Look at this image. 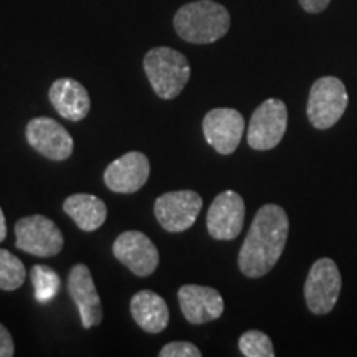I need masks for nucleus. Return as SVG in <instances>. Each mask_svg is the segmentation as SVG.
<instances>
[{
  "label": "nucleus",
  "instance_id": "1",
  "mask_svg": "<svg viewBox=\"0 0 357 357\" xmlns=\"http://www.w3.org/2000/svg\"><path fill=\"white\" fill-rule=\"evenodd\" d=\"M289 220L276 204L263 205L253 218L238 253V268L248 278H260L273 270L287 247Z\"/></svg>",
  "mask_w": 357,
  "mask_h": 357
},
{
  "label": "nucleus",
  "instance_id": "2",
  "mask_svg": "<svg viewBox=\"0 0 357 357\" xmlns=\"http://www.w3.org/2000/svg\"><path fill=\"white\" fill-rule=\"evenodd\" d=\"M174 29L189 43H213L225 37L230 29V13L213 0H197L178 8Z\"/></svg>",
  "mask_w": 357,
  "mask_h": 357
},
{
  "label": "nucleus",
  "instance_id": "3",
  "mask_svg": "<svg viewBox=\"0 0 357 357\" xmlns=\"http://www.w3.org/2000/svg\"><path fill=\"white\" fill-rule=\"evenodd\" d=\"M144 71L160 100H174L190 78V63L185 55L169 47H155L144 56Z\"/></svg>",
  "mask_w": 357,
  "mask_h": 357
},
{
  "label": "nucleus",
  "instance_id": "4",
  "mask_svg": "<svg viewBox=\"0 0 357 357\" xmlns=\"http://www.w3.org/2000/svg\"><path fill=\"white\" fill-rule=\"evenodd\" d=\"M347 101L349 96L341 79L334 77L316 79L307 100V119L316 129L331 128L342 118Z\"/></svg>",
  "mask_w": 357,
  "mask_h": 357
},
{
  "label": "nucleus",
  "instance_id": "5",
  "mask_svg": "<svg viewBox=\"0 0 357 357\" xmlns=\"http://www.w3.org/2000/svg\"><path fill=\"white\" fill-rule=\"evenodd\" d=\"M65 238L52 218L30 215L15 223V247L29 255L47 258L63 250Z\"/></svg>",
  "mask_w": 357,
  "mask_h": 357
},
{
  "label": "nucleus",
  "instance_id": "6",
  "mask_svg": "<svg viewBox=\"0 0 357 357\" xmlns=\"http://www.w3.org/2000/svg\"><path fill=\"white\" fill-rule=\"evenodd\" d=\"M288 126V109L281 100L270 98L263 101L252 114L247 141L255 151H270L283 139Z\"/></svg>",
  "mask_w": 357,
  "mask_h": 357
},
{
  "label": "nucleus",
  "instance_id": "7",
  "mask_svg": "<svg viewBox=\"0 0 357 357\" xmlns=\"http://www.w3.org/2000/svg\"><path fill=\"white\" fill-rule=\"evenodd\" d=\"M202 205V197L194 190L166 192L155 199L154 215L169 234H181L194 225Z\"/></svg>",
  "mask_w": 357,
  "mask_h": 357
},
{
  "label": "nucleus",
  "instance_id": "8",
  "mask_svg": "<svg viewBox=\"0 0 357 357\" xmlns=\"http://www.w3.org/2000/svg\"><path fill=\"white\" fill-rule=\"evenodd\" d=\"M341 293V275L331 258H321L311 266L305 284L306 305L314 314H328Z\"/></svg>",
  "mask_w": 357,
  "mask_h": 357
},
{
  "label": "nucleus",
  "instance_id": "9",
  "mask_svg": "<svg viewBox=\"0 0 357 357\" xmlns=\"http://www.w3.org/2000/svg\"><path fill=\"white\" fill-rule=\"evenodd\" d=\"M29 144L43 158L61 162L73 153V137L55 119L38 116L29 121L25 128Z\"/></svg>",
  "mask_w": 357,
  "mask_h": 357
},
{
  "label": "nucleus",
  "instance_id": "10",
  "mask_svg": "<svg viewBox=\"0 0 357 357\" xmlns=\"http://www.w3.org/2000/svg\"><path fill=\"white\" fill-rule=\"evenodd\" d=\"M113 253L136 276L153 275L159 266L158 247L142 231H123L114 240Z\"/></svg>",
  "mask_w": 357,
  "mask_h": 357
},
{
  "label": "nucleus",
  "instance_id": "11",
  "mask_svg": "<svg viewBox=\"0 0 357 357\" xmlns=\"http://www.w3.org/2000/svg\"><path fill=\"white\" fill-rule=\"evenodd\" d=\"M202 131L205 141L217 153L229 155L235 153L242 141L245 119L242 113L231 108H215L204 116Z\"/></svg>",
  "mask_w": 357,
  "mask_h": 357
},
{
  "label": "nucleus",
  "instance_id": "12",
  "mask_svg": "<svg viewBox=\"0 0 357 357\" xmlns=\"http://www.w3.org/2000/svg\"><path fill=\"white\" fill-rule=\"evenodd\" d=\"M245 202L234 190L220 192L207 212V230L212 238L235 240L243 229Z\"/></svg>",
  "mask_w": 357,
  "mask_h": 357
},
{
  "label": "nucleus",
  "instance_id": "13",
  "mask_svg": "<svg viewBox=\"0 0 357 357\" xmlns=\"http://www.w3.org/2000/svg\"><path fill=\"white\" fill-rule=\"evenodd\" d=\"M151 164L147 155L137 151L126 153L106 167L102 178L111 192L116 194H134L141 190L149 178Z\"/></svg>",
  "mask_w": 357,
  "mask_h": 357
},
{
  "label": "nucleus",
  "instance_id": "14",
  "mask_svg": "<svg viewBox=\"0 0 357 357\" xmlns=\"http://www.w3.org/2000/svg\"><path fill=\"white\" fill-rule=\"evenodd\" d=\"M68 293L79 311V318L84 329L101 324L102 306L101 298L93 281L91 271L86 265L78 263L70 270Z\"/></svg>",
  "mask_w": 357,
  "mask_h": 357
},
{
  "label": "nucleus",
  "instance_id": "15",
  "mask_svg": "<svg viewBox=\"0 0 357 357\" xmlns=\"http://www.w3.org/2000/svg\"><path fill=\"white\" fill-rule=\"evenodd\" d=\"M184 318L190 324H205L223 314V298L215 288L184 284L177 293Z\"/></svg>",
  "mask_w": 357,
  "mask_h": 357
},
{
  "label": "nucleus",
  "instance_id": "16",
  "mask_svg": "<svg viewBox=\"0 0 357 357\" xmlns=\"http://www.w3.org/2000/svg\"><path fill=\"white\" fill-rule=\"evenodd\" d=\"M48 98L56 113L73 123L86 118L91 108V100H89L86 88L73 78H60L53 82Z\"/></svg>",
  "mask_w": 357,
  "mask_h": 357
},
{
  "label": "nucleus",
  "instance_id": "17",
  "mask_svg": "<svg viewBox=\"0 0 357 357\" xmlns=\"http://www.w3.org/2000/svg\"><path fill=\"white\" fill-rule=\"evenodd\" d=\"M131 314L142 331L159 334L169 324V307L160 294L151 289H141L131 300Z\"/></svg>",
  "mask_w": 357,
  "mask_h": 357
},
{
  "label": "nucleus",
  "instance_id": "18",
  "mask_svg": "<svg viewBox=\"0 0 357 357\" xmlns=\"http://www.w3.org/2000/svg\"><path fill=\"white\" fill-rule=\"evenodd\" d=\"M63 211L82 231H96L108 217L106 204L93 194H75L65 199Z\"/></svg>",
  "mask_w": 357,
  "mask_h": 357
},
{
  "label": "nucleus",
  "instance_id": "19",
  "mask_svg": "<svg viewBox=\"0 0 357 357\" xmlns=\"http://www.w3.org/2000/svg\"><path fill=\"white\" fill-rule=\"evenodd\" d=\"M26 280L25 265L8 250L0 248V289L15 291Z\"/></svg>",
  "mask_w": 357,
  "mask_h": 357
},
{
  "label": "nucleus",
  "instance_id": "20",
  "mask_svg": "<svg viewBox=\"0 0 357 357\" xmlns=\"http://www.w3.org/2000/svg\"><path fill=\"white\" fill-rule=\"evenodd\" d=\"M33 283L35 298L40 303H48L56 296L60 291V276L53 268L47 265H35L30 271Z\"/></svg>",
  "mask_w": 357,
  "mask_h": 357
},
{
  "label": "nucleus",
  "instance_id": "21",
  "mask_svg": "<svg viewBox=\"0 0 357 357\" xmlns=\"http://www.w3.org/2000/svg\"><path fill=\"white\" fill-rule=\"evenodd\" d=\"M238 347L240 351H242V354L247 357H273L275 356L273 342H271V339L268 337L265 333L257 331V329L243 333L238 339Z\"/></svg>",
  "mask_w": 357,
  "mask_h": 357
},
{
  "label": "nucleus",
  "instance_id": "22",
  "mask_svg": "<svg viewBox=\"0 0 357 357\" xmlns=\"http://www.w3.org/2000/svg\"><path fill=\"white\" fill-rule=\"evenodd\" d=\"M160 357H200L202 352L199 351V347L192 342L187 341H174L169 342L160 349Z\"/></svg>",
  "mask_w": 357,
  "mask_h": 357
},
{
  "label": "nucleus",
  "instance_id": "23",
  "mask_svg": "<svg viewBox=\"0 0 357 357\" xmlns=\"http://www.w3.org/2000/svg\"><path fill=\"white\" fill-rule=\"evenodd\" d=\"M13 354H15L13 339L6 326L0 324V357H12Z\"/></svg>",
  "mask_w": 357,
  "mask_h": 357
},
{
  "label": "nucleus",
  "instance_id": "24",
  "mask_svg": "<svg viewBox=\"0 0 357 357\" xmlns=\"http://www.w3.org/2000/svg\"><path fill=\"white\" fill-rule=\"evenodd\" d=\"M331 0H300L301 7L310 13H319L329 6Z\"/></svg>",
  "mask_w": 357,
  "mask_h": 357
},
{
  "label": "nucleus",
  "instance_id": "25",
  "mask_svg": "<svg viewBox=\"0 0 357 357\" xmlns=\"http://www.w3.org/2000/svg\"><path fill=\"white\" fill-rule=\"evenodd\" d=\"M7 236V222H6V215H3L2 207H0V242H3Z\"/></svg>",
  "mask_w": 357,
  "mask_h": 357
}]
</instances>
